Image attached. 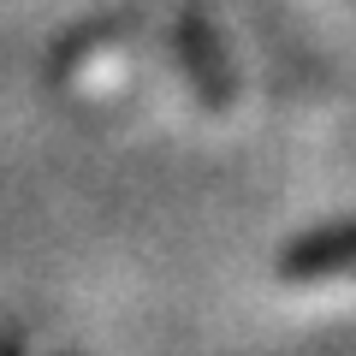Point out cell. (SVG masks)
<instances>
[{"mask_svg":"<svg viewBox=\"0 0 356 356\" xmlns=\"http://www.w3.org/2000/svg\"><path fill=\"white\" fill-rule=\"evenodd\" d=\"M291 273H332V267H356V226L350 232H327V238L303 243V250H291Z\"/></svg>","mask_w":356,"mask_h":356,"instance_id":"obj_1","label":"cell"}]
</instances>
